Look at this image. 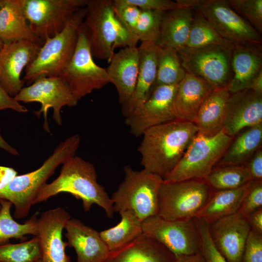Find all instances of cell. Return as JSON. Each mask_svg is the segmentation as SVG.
Here are the masks:
<instances>
[{"mask_svg":"<svg viewBox=\"0 0 262 262\" xmlns=\"http://www.w3.org/2000/svg\"><path fill=\"white\" fill-rule=\"evenodd\" d=\"M0 148H2L8 152L10 154L13 155H18L19 153L18 151L14 147L7 143V142L3 139L0 133Z\"/></svg>","mask_w":262,"mask_h":262,"instance_id":"cell-50","label":"cell"},{"mask_svg":"<svg viewBox=\"0 0 262 262\" xmlns=\"http://www.w3.org/2000/svg\"><path fill=\"white\" fill-rule=\"evenodd\" d=\"M227 43H231L224 39L201 14L195 11L185 48L197 49Z\"/></svg>","mask_w":262,"mask_h":262,"instance_id":"cell-35","label":"cell"},{"mask_svg":"<svg viewBox=\"0 0 262 262\" xmlns=\"http://www.w3.org/2000/svg\"><path fill=\"white\" fill-rule=\"evenodd\" d=\"M63 192L81 199L86 211L90 210L96 204L105 211L108 217H113V202L104 188L98 182L95 166L81 157L74 156L65 161L62 164L59 175L41 188L33 205Z\"/></svg>","mask_w":262,"mask_h":262,"instance_id":"cell-2","label":"cell"},{"mask_svg":"<svg viewBox=\"0 0 262 262\" xmlns=\"http://www.w3.org/2000/svg\"><path fill=\"white\" fill-rule=\"evenodd\" d=\"M41 258L38 238L19 243L0 245L1 262H35Z\"/></svg>","mask_w":262,"mask_h":262,"instance_id":"cell-36","label":"cell"},{"mask_svg":"<svg viewBox=\"0 0 262 262\" xmlns=\"http://www.w3.org/2000/svg\"><path fill=\"white\" fill-rule=\"evenodd\" d=\"M143 233L157 240L176 258L200 252V238L195 218L168 220L158 215L142 221Z\"/></svg>","mask_w":262,"mask_h":262,"instance_id":"cell-13","label":"cell"},{"mask_svg":"<svg viewBox=\"0 0 262 262\" xmlns=\"http://www.w3.org/2000/svg\"><path fill=\"white\" fill-rule=\"evenodd\" d=\"M86 14V6L80 8L60 33L45 41L34 59L25 69L24 82L32 83L42 76H60L74 54L79 29Z\"/></svg>","mask_w":262,"mask_h":262,"instance_id":"cell-5","label":"cell"},{"mask_svg":"<svg viewBox=\"0 0 262 262\" xmlns=\"http://www.w3.org/2000/svg\"><path fill=\"white\" fill-rule=\"evenodd\" d=\"M232 78L228 88L230 94L249 89L262 71V46L234 45L232 52Z\"/></svg>","mask_w":262,"mask_h":262,"instance_id":"cell-24","label":"cell"},{"mask_svg":"<svg viewBox=\"0 0 262 262\" xmlns=\"http://www.w3.org/2000/svg\"><path fill=\"white\" fill-rule=\"evenodd\" d=\"M246 218L252 229L262 233V208L252 212Z\"/></svg>","mask_w":262,"mask_h":262,"instance_id":"cell-46","label":"cell"},{"mask_svg":"<svg viewBox=\"0 0 262 262\" xmlns=\"http://www.w3.org/2000/svg\"><path fill=\"white\" fill-rule=\"evenodd\" d=\"M230 94L226 87L214 89L208 96L194 122L199 133L211 136L223 130Z\"/></svg>","mask_w":262,"mask_h":262,"instance_id":"cell-28","label":"cell"},{"mask_svg":"<svg viewBox=\"0 0 262 262\" xmlns=\"http://www.w3.org/2000/svg\"><path fill=\"white\" fill-rule=\"evenodd\" d=\"M24 0H5L0 9V40L3 44L30 40L43 45L45 41L31 30L24 10Z\"/></svg>","mask_w":262,"mask_h":262,"instance_id":"cell-26","label":"cell"},{"mask_svg":"<svg viewBox=\"0 0 262 262\" xmlns=\"http://www.w3.org/2000/svg\"><path fill=\"white\" fill-rule=\"evenodd\" d=\"M194 11L180 7L164 12L159 38L160 48H171L179 52L185 48Z\"/></svg>","mask_w":262,"mask_h":262,"instance_id":"cell-27","label":"cell"},{"mask_svg":"<svg viewBox=\"0 0 262 262\" xmlns=\"http://www.w3.org/2000/svg\"><path fill=\"white\" fill-rule=\"evenodd\" d=\"M42 45L30 40L4 44L0 50V82L15 97L23 87L21 75L35 58Z\"/></svg>","mask_w":262,"mask_h":262,"instance_id":"cell-16","label":"cell"},{"mask_svg":"<svg viewBox=\"0 0 262 262\" xmlns=\"http://www.w3.org/2000/svg\"><path fill=\"white\" fill-rule=\"evenodd\" d=\"M15 176L16 172L14 170L0 166V188L3 186Z\"/></svg>","mask_w":262,"mask_h":262,"instance_id":"cell-47","label":"cell"},{"mask_svg":"<svg viewBox=\"0 0 262 262\" xmlns=\"http://www.w3.org/2000/svg\"><path fill=\"white\" fill-rule=\"evenodd\" d=\"M10 109L18 113H25L27 109L11 96L0 82V111Z\"/></svg>","mask_w":262,"mask_h":262,"instance_id":"cell-45","label":"cell"},{"mask_svg":"<svg viewBox=\"0 0 262 262\" xmlns=\"http://www.w3.org/2000/svg\"><path fill=\"white\" fill-rule=\"evenodd\" d=\"M260 208H262V180H251L238 212L246 217Z\"/></svg>","mask_w":262,"mask_h":262,"instance_id":"cell-40","label":"cell"},{"mask_svg":"<svg viewBox=\"0 0 262 262\" xmlns=\"http://www.w3.org/2000/svg\"><path fill=\"white\" fill-rule=\"evenodd\" d=\"M124 170V180L111 197L114 212L131 210L142 221L158 215L159 190L163 179L143 169L134 170L129 165Z\"/></svg>","mask_w":262,"mask_h":262,"instance_id":"cell-7","label":"cell"},{"mask_svg":"<svg viewBox=\"0 0 262 262\" xmlns=\"http://www.w3.org/2000/svg\"><path fill=\"white\" fill-rule=\"evenodd\" d=\"M242 262H262V233L251 228L246 243Z\"/></svg>","mask_w":262,"mask_h":262,"instance_id":"cell-42","label":"cell"},{"mask_svg":"<svg viewBox=\"0 0 262 262\" xmlns=\"http://www.w3.org/2000/svg\"><path fill=\"white\" fill-rule=\"evenodd\" d=\"M164 13L157 11L142 10L135 31L139 41L156 43L160 35Z\"/></svg>","mask_w":262,"mask_h":262,"instance_id":"cell-37","label":"cell"},{"mask_svg":"<svg viewBox=\"0 0 262 262\" xmlns=\"http://www.w3.org/2000/svg\"><path fill=\"white\" fill-rule=\"evenodd\" d=\"M81 138L71 135L59 143L52 153L37 169L15 176L0 188V199L11 202L14 205V217L20 219L26 217L33 205L40 190L56 168L68 159L75 156Z\"/></svg>","mask_w":262,"mask_h":262,"instance_id":"cell-3","label":"cell"},{"mask_svg":"<svg viewBox=\"0 0 262 262\" xmlns=\"http://www.w3.org/2000/svg\"><path fill=\"white\" fill-rule=\"evenodd\" d=\"M198 133L194 123L180 119L147 129L138 148L143 169L164 180Z\"/></svg>","mask_w":262,"mask_h":262,"instance_id":"cell-1","label":"cell"},{"mask_svg":"<svg viewBox=\"0 0 262 262\" xmlns=\"http://www.w3.org/2000/svg\"><path fill=\"white\" fill-rule=\"evenodd\" d=\"M0 209H1V205H0Z\"/></svg>","mask_w":262,"mask_h":262,"instance_id":"cell-54","label":"cell"},{"mask_svg":"<svg viewBox=\"0 0 262 262\" xmlns=\"http://www.w3.org/2000/svg\"><path fill=\"white\" fill-rule=\"evenodd\" d=\"M249 182L237 188L214 191L210 200L195 218L210 224L238 212Z\"/></svg>","mask_w":262,"mask_h":262,"instance_id":"cell-30","label":"cell"},{"mask_svg":"<svg viewBox=\"0 0 262 262\" xmlns=\"http://www.w3.org/2000/svg\"><path fill=\"white\" fill-rule=\"evenodd\" d=\"M214 89L201 78L186 72L178 84L174 99L177 119L194 123L201 106Z\"/></svg>","mask_w":262,"mask_h":262,"instance_id":"cell-23","label":"cell"},{"mask_svg":"<svg viewBox=\"0 0 262 262\" xmlns=\"http://www.w3.org/2000/svg\"><path fill=\"white\" fill-rule=\"evenodd\" d=\"M249 89L262 93V71L253 81Z\"/></svg>","mask_w":262,"mask_h":262,"instance_id":"cell-49","label":"cell"},{"mask_svg":"<svg viewBox=\"0 0 262 262\" xmlns=\"http://www.w3.org/2000/svg\"><path fill=\"white\" fill-rule=\"evenodd\" d=\"M251 180H262V149L259 148L244 164Z\"/></svg>","mask_w":262,"mask_h":262,"instance_id":"cell-44","label":"cell"},{"mask_svg":"<svg viewBox=\"0 0 262 262\" xmlns=\"http://www.w3.org/2000/svg\"><path fill=\"white\" fill-rule=\"evenodd\" d=\"M82 24L88 36L92 55L110 62L114 50L134 47L139 41L116 16L113 0H87Z\"/></svg>","mask_w":262,"mask_h":262,"instance_id":"cell-4","label":"cell"},{"mask_svg":"<svg viewBox=\"0 0 262 262\" xmlns=\"http://www.w3.org/2000/svg\"><path fill=\"white\" fill-rule=\"evenodd\" d=\"M250 230L246 218L238 212L209 224L212 241L228 262H242Z\"/></svg>","mask_w":262,"mask_h":262,"instance_id":"cell-17","label":"cell"},{"mask_svg":"<svg viewBox=\"0 0 262 262\" xmlns=\"http://www.w3.org/2000/svg\"><path fill=\"white\" fill-rule=\"evenodd\" d=\"M223 130L208 136L198 133L171 172L164 180H206L233 139Z\"/></svg>","mask_w":262,"mask_h":262,"instance_id":"cell-8","label":"cell"},{"mask_svg":"<svg viewBox=\"0 0 262 262\" xmlns=\"http://www.w3.org/2000/svg\"><path fill=\"white\" fill-rule=\"evenodd\" d=\"M214 191L205 180H163L159 190L158 215L168 220L195 218Z\"/></svg>","mask_w":262,"mask_h":262,"instance_id":"cell-6","label":"cell"},{"mask_svg":"<svg viewBox=\"0 0 262 262\" xmlns=\"http://www.w3.org/2000/svg\"><path fill=\"white\" fill-rule=\"evenodd\" d=\"M130 5L136 6L142 11H157L165 12L182 7L176 0H124Z\"/></svg>","mask_w":262,"mask_h":262,"instance_id":"cell-43","label":"cell"},{"mask_svg":"<svg viewBox=\"0 0 262 262\" xmlns=\"http://www.w3.org/2000/svg\"><path fill=\"white\" fill-rule=\"evenodd\" d=\"M178 84L156 87L142 105L125 118L132 135L142 136L151 127L178 119L173 109Z\"/></svg>","mask_w":262,"mask_h":262,"instance_id":"cell-15","label":"cell"},{"mask_svg":"<svg viewBox=\"0 0 262 262\" xmlns=\"http://www.w3.org/2000/svg\"><path fill=\"white\" fill-rule=\"evenodd\" d=\"M176 258V262H204L200 253L191 255L181 256Z\"/></svg>","mask_w":262,"mask_h":262,"instance_id":"cell-48","label":"cell"},{"mask_svg":"<svg viewBox=\"0 0 262 262\" xmlns=\"http://www.w3.org/2000/svg\"><path fill=\"white\" fill-rule=\"evenodd\" d=\"M200 238V252L204 262H228L217 250L211 238L209 224L195 218Z\"/></svg>","mask_w":262,"mask_h":262,"instance_id":"cell-39","label":"cell"},{"mask_svg":"<svg viewBox=\"0 0 262 262\" xmlns=\"http://www.w3.org/2000/svg\"><path fill=\"white\" fill-rule=\"evenodd\" d=\"M35 262H44V261L42 259H40L39 260H38L37 261H36Z\"/></svg>","mask_w":262,"mask_h":262,"instance_id":"cell-53","label":"cell"},{"mask_svg":"<svg viewBox=\"0 0 262 262\" xmlns=\"http://www.w3.org/2000/svg\"><path fill=\"white\" fill-rule=\"evenodd\" d=\"M114 8L115 14L120 22L131 34L135 36V29L142 10L126 3L124 0H114Z\"/></svg>","mask_w":262,"mask_h":262,"instance_id":"cell-41","label":"cell"},{"mask_svg":"<svg viewBox=\"0 0 262 262\" xmlns=\"http://www.w3.org/2000/svg\"><path fill=\"white\" fill-rule=\"evenodd\" d=\"M138 48L139 66L136 85L131 98L121 108L125 118L148 98L156 77L159 47L154 43L142 42Z\"/></svg>","mask_w":262,"mask_h":262,"instance_id":"cell-22","label":"cell"},{"mask_svg":"<svg viewBox=\"0 0 262 262\" xmlns=\"http://www.w3.org/2000/svg\"><path fill=\"white\" fill-rule=\"evenodd\" d=\"M0 245L9 243L12 238L25 239L26 235H38V217L36 213L23 224L16 222L11 213L12 203L0 199Z\"/></svg>","mask_w":262,"mask_h":262,"instance_id":"cell-32","label":"cell"},{"mask_svg":"<svg viewBox=\"0 0 262 262\" xmlns=\"http://www.w3.org/2000/svg\"><path fill=\"white\" fill-rule=\"evenodd\" d=\"M119 213L121 218L120 222L99 232L110 252L123 247L143 234L142 221L133 211L124 210Z\"/></svg>","mask_w":262,"mask_h":262,"instance_id":"cell-31","label":"cell"},{"mask_svg":"<svg viewBox=\"0 0 262 262\" xmlns=\"http://www.w3.org/2000/svg\"><path fill=\"white\" fill-rule=\"evenodd\" d=\"M186 72L177 50L171 48L159 47L156 77L152 91L160 86L179 84L184 78Z\"/></svg>","mask_w":262,"mask_h":262,"instance_id":"cell-33","label":"cell"},{"mask_svg":"<svg viewBox=\"0 0 262 262\" xmlns=\"http://www.w3.org/2000/svg\"><path fill=\"white\" fill-rule=\"evenodd\" d=\"M230 7L260 34L262 33V0H229Z\"/></svg>","mask_w":262,"mask_h":262,"instance_id":"cell-38","label":"cell"},{"mask_svg":"<svg viewBox=\"0 0 262 262\" xmlns=\"http://www.w3.org/2000/svg\"><path fill=\"white\" fill-rule=\"evenodd\" d=\"M3 43L1 42V41L0 40V50L2 48V46H3Z\"/></svg>","mask_w":262,"mask_h":262,"instance_id":"cell-52","label":"cell"},{"mask_svg":"<svg viewBox=\"0 0 262 262\" xmlns=\"http://www.w3.org/2000/svg\"><path fill=\"white\" fill-rule=\"evenodd\" d=\"M214 191L235 189L251 180L244 165L215 166L206 179Z\"/></svg>","mask_w":262,"mask_h":262,"instance_id":"cell-34","label":"cell"},{"mask_svg":"<svg viewBox=\"0 0 262 262\" xmlns=\"http://www.w3.org/2000/svg\"><path fill=\"white\" fill-rule=\"evenodd\" d=\"M65 229L67 246L75 249L77 262L105 261L110 251L99 232L75 218H70Z\"/></svg>","mask_w":262,"mask_h":262,"instance_id":"cell-20","label":"cell"},{"mask_svg":"<svg viewBox=\"0 0 262 262\" xmlns=\"http://www.w3.org/2000/svg\"><path fill=\"white\" fill-rule=\"evenodd\" d=\"M87 0H24V13L33 34L45 41L60 33Z\"/></svg>","mask_w":262,"mask_h":262,"instance_id":"cell-12","label":"cell"},{"mask_svg":"<svg viewBox=\"0 0 262 262\" xmlns=\"http://www.w3.org/2000/svg\"><path fill=\"white\" fill-rule=\"evenodd\" d=\"M70 215L61 207L43 213L38 218V235L41 253L44 262H70L66 253V242L62 238L63 230Z\"/></svg>","mask_w":262,"mask_h":262,"instance_id":"cell-18","label":"cell"},{"mask_svg":"<svg viewBox=\"0 0 262 262\" xmlns=\"http://www.w3.org/2000/svg\"><path fill=\"white\" fill-rule=\"evenodd\" d=\"M93 57L88 36L82 23L74 54L60 76L78 101L110 83L106 68L97 65Z\"/></svg>","mask_w":262,"mask_h":262,"instance_id":"cell-11","label":"cell"},{"mask_svg":"<svg viewBox=\"0 0 262 262\" xmlns=\"http://www.w3.org/2000/svg\"><path fill=\"white\" fill-rule=\"evenodd\" d=\"M262 124V93L246 89L230 94L223 131L234 137L247 128Z\"/></svg>","mask_w":262,"mask_h":262,"instance_id":"cell-19","label":"cell"},{"mask_svg":"<svg viewBox=\"0 0 262 262\" xmlns=\"http://www.w3.org/2000/svg\"><path fill=\"white\" fill-rule=\"evenodd\" d=\"M262 124L245 129L233 137L215 166L244 165L262 147Z\"/></svg>","mask_w":262,"mask_h":262,"instance_id":"cell-29","label":"cell"},{"mask_svg":"<svg viewBox=\"0 0 262 262\" xmlns=\"http://www.w3.org/2000/svg\"><path fill=\"white\" fill-rule=\"evenodd\" d=\"M233 44L227 43L197 49L185 48L179 52L187 72L206 82L213 89L228 87L232 78Z\"/></svg>","mask_w":262,"mask_h":262,"instance_id":"cell-10","label":"cell"},{"mask_svg":"<svg viewBox=\"0 0 262 262\" xmlns=\"http://www.w3.org/2000/svg\"><path fill=\"white\" fill-rule=\"evenodd\" d=\"M106 68L110 79L118 94L121 105L131 98L137 81L139 66V54L137 46L128 47L115 53Z\"/></svg>","mask_w":262,"mask_h":262,"instance_id":"cell-21","label":"cell"},{"mask_svg":"<svg viewBox=\"0 0 262 262\" xmlns=\"http://www.w3.org/2000/svg\"><path fill=\"white\" fill-rule=\"evenodd\" d=\"M182 7L198 12L220 35L233 45L262 46L260 34L226 0H178Z\"/></svg>","mask_w":262,"mask_h":262,"instance_id":"cell-9","label":"cell"},{"mask_svg":"<svg viewBox=\"0 0 262 262\" xmlns=\"http://www.w3.org/2000/svg\"></svg>","mask_w":262,"mask_h":262,"instance_id":"cell-55","label":"cell"},{"mask_svg":"<svg viewBox=\"0 0 262 262\" xmlns=\"http://www.w3.org/2000/svg\"><path fill=\"white\" fill-rule=\"evenodd\" d=\"M14 98L18 102H37L41 104V108L35 114L39 115L43 113L44 127L47 131H49L47 122L48 110L53 109V118L57 124L61 125L62 108L64 106H75L78 101L61 77H40L31 85L23 87Z\"/></svg>","mask_w":262,"mask_h":262,"instance_id":"cell-14","label":"cell"},{"mask_svg":"<svg viewBox=\"0 0 262 262\" xmlns=\"http://www.w3.org/2000/svg\"><path fill=\"white\" fill-rule=\"evenodd\" d=\"M5 0H0V9L4 4Z\"/></svg>","mask_w":262,"mask_h":262,"instance_id":"cell-51","label":"cell"},{"mask_svg":"<svg viewBox=\"0 0 262 262\" xmlns=\"http://www.w3.org/2000/svg\"><path fill=\"white\" fill-rule=\"evenodd\" d=\"M176 256L161 243L143 233L123 247L111 251L104 262H176Z\"/></svg>","mask_w":262,"mask_h":262,"instance_id":"cell-25","label":"cell"}]
</instances>
